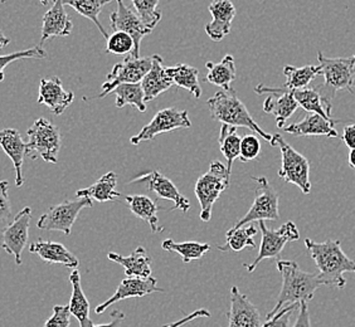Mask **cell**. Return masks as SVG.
Here are the masks:
<instances>
[{
	"instance_id": "7dc6e473",
	"label": "cell",
	"mask_w": 355,
	"mask_h": 327,
	"mask_svg": "<svg viewBox=\"0 0 355 327\" xmlns=\"http://www.w3.org/2000/svg\"><path fill=\"white\" fill-rule=\"evenodd\" d=\"M293 327H311V320H310V312H309L308 302L302 301L300 302V312L297 319L295 321Z\"/></svg>"
},
{
	"instance_id": "3957f363",
	"label": "cell",
	"mask_w": 355,
	"mask_h": 327,
	"mask_svg": "<svg viewBox=\"0 0 355 327\" xmlns=\"http://www.w3.org/2000/svg\"><path fill=\"white\" fill-rule=\"evenodd\" d=\"M207 105L213 120L222 123V125L250 129L266 140L267 143H271L272 141L273 135L261 129L259 123L250 115L246 105L239 100L237 92L232 87L227 91L217 92L207 101Z\"/></svg>"
},
{
	"instance_id": "ffe728a7",
	"label": "cell",
	"mask_w": 355,
	"mask_h": 327,
	"mask_svg": "<svg viewBox=\"0 0 355 327\" xmlns=\"http://www.w3.org/2000/svg\"><path fill=\"white\" fill-rule=\"evenodd\" d=\"M212 21L205 26V33L214 42H220L231 33L236 8L231 0H213L209 6Z\"/></svg>"
},
{
	"instance_id": "ab89813d",
	"label": "cell",
	"mask_w": 355,
	"mask_h": 327,
	"mask_svg": "<svg viewBox=\"0 0 355 327\" xmlns=\"http://www.w3.org/2000/svg\"><path fill=\"white\" fill-rule=\"evenodd\" d=\"M106 43V52L111 55H130L134 52V39L130 35L123 32H114L109 35Z\"/></svg>"
},
{
	"instance_id": "ba28073f",
	"label": "cell",
	"mask_w": 355,
	"mask_h": 327,
	"mask_svg": "<svg viewBox=\"0 0 355 327\" xmlns=\"http://www.w3.org/2000/svg\"><path fill=\"white\" fill-rule=\"evenodd\" d=\"M252 180L256 183L252 206L245 217L233 225L232 229H239L253 222L277 220L280 218L277 191L273 189L265 177H252Z\"/></svg>"
},
{
	"instance_id": "7c38bea8",
	"label": "cell",
	"mask_w": 355,
	"mask_h": 327,
	"mask_svg": "<svg viewBox=\"0 0 355 327\" xmlns=\"http://www.w3.org/2000/svg\"><path fill=\"white\" fill-rule=\"evenodd\" d=\"M191 126V120L188 116V111L169 107L159 111L150 123L145 125L141 131L130 139V143L137 146L143 141L154 140L157 135L171 132L173 130L189 129Z\"/></svg>"
},
{
	"instance_id": "d4e9b609",
	"label": "cell",
	"mask_w": 355,
	"mask_h": 327,
	"mask_svg": "<svg viewBox=\"0 0 355 327\" xmlns=\"http://www.w3.org/2000/svg\"><path fill=\"white\" fill-rule=\"evenodd\" d=\"M174 85L173 81L166 75L164 62L160 55H153V64L151 69L141 81L144 95H145V103H150L155 100L157 96L162 95L171 89Z\"/></svg>"
},
{
	"instance_id": "f907efd6",
	"label": "cell",
	"mask_w": 355,
	"mask_h": 327,
	"mask_svg": "<svg viewBox=\"0 0 355 327\" xmlns=\"http://www.w3.org/2000/svg\"><path fill=\"white\" fill-rule=\"evenodd\" d=\"M9 43H10V39H9L7 35H4V33L0 30V49H1V48L7 47Z\"/></svg>"
},
{
	"instance_id": "f1b7e54d",
	"label": "cell",
	"mask_w": 355,
	"mask_h": 327,
	"mask_svg": "<svg viewBox=\"0 0 355 327\" xmlns=\"http://www.w3.org/2000/svg\"><path fill=\"white\" fill-rule=\"evenodd\" d=\"M205 67L208 69V73L205 77V82L218 86L220 89H223V91L231 89V83L237 77L236 62L233 55H225L219 63L207 62Z\"/></svg>"
},
{
	"instance_id": "d6a6232c",
	"label": "cell",
	"mask_w": 355,
	"mask_h": 327,
	"mask_svg": "<svg viewBox=\"0 0 355 327\" xmlns=\"http://www.w3.org/2000/svg\"><path fill=\"white\" fill-rule=\"evenodd\" d=\"M111 1L112 0H62L63 6L73 8L77 13L81 14L83 17L87 18L89 21H94V24L101 32V35L105 37L106 41L109 38V35L103 27L98 17H100L103 8L110 4Z\"/></svg>"
},
{
	"instance_id": "b9f144b4",
	"label": "cell",
	"mask_w": 355,
	"mask_h": 327,
	"mask_svg": "<svg viewBox=\"0 0 355 327\" xmlns=\"http://www.w3.org/2000/svg\"><path fill=\"white\" fill-rule=\"evenodd\" d=\"M261 152V143L259 137L253 134L245 135L241 139V148H239V160L242 163H248L251 160L257 159Z\"/></svg>"
},
{
	"instance_id": "836d02e7",
	"label": "cell",
	"mask_w": 355,
	"mask_h": 327,
	"mask_svg": "<svg viewBox=\"0 0 355 327\" xmlns=\"http://www.w3.org/2000/svg\"><path fill=\"white\" fill-rule=\"evenodd\" d=\"M111 94H114L116 97L117 109H123L129 105L140 112L146 111V103L141 83H123L114 89Z\"/></svg>"
},
{
	"instance_id": "603a6c76",
	"label": "cell",
	"mask_w": 355,
	"mask_h": 327,
	"mask_svg": "<svg viewBox=\"0 0 355 327\" xmlns=\"http://www.w3.org/2000/svg\"><path fill=\"white\" fill-rule=\"evenodd\" d=\"M29 252L38 254L42 260L49 265H62L73 269H77L80 266L78 258L61 243L38 239L37 242L29 245Z\"/></svg>"
},
{
	"instance_id": "4316f807",
	"label": "cell",
	"mask_w": 355,
	"mask_h": 327,
	"mask_svg": "<svg viewBox=\"0 0 355 327\" xmlns=\"http://www.w3.org/2000/svg\"><path fill=\"white\" fill-rule=\"evenodd\" d=\"M117 177L114 171H110L100 177L95 184L89 185L86 189L77 191V198H89L98 203L112 202L121 198V194L116 191Z\"/></svg>"
},
{
	"instance_id": "c3c4849f",
	"label": "cell",
	"mask_w": 355,
	"mask_h": 327,
	"mask_svg": "<svg viewBox=\"0 0 355 327\" xmlns=\"http://www.w3.org/2000/svg\"><path fill=\"white\" fill-rule=\"evenodd\" d=\"M343 141L349 148V150L355 149V125H347L343 131Z\"/></svg>"
},
{
	"instance_id": "6da1fadb",
	"label": "cell",
	"mask_w": 355,
	"mask_h": 327,
	"mask_svg": "<svg viewBox=\"0 0 355 327\" xmlns=\"http://www.w3.org/2000/svg\"><path fill=\"white\" fill-rule=\"evenodd\" d=\"M305 247L319 269L321 285L343 290L347 285L344 273H355V262L344 253L340 240L329 239L324 243H318L306 238Z\"/></svg>"
},
{
	"instance_id": "d6986e66",
	"label": "cell",
	"mask_w": 355,
	"mask_h": 327,
	"mask_svg": "<svg viewBox=\"0 0 355 327\" xmlns=\"http://www.w3.org/2000/svg\"><path fill=\"white\" fill-rule=\"evenodd\" d=\"M75 94L72 91H67L63 87V83L58 77L53 78H42L40 83V97L38 103L46 105L51 112L60 116L69 105L73 103Z\"/></svg>"
},
{
	"instance_id": "f546056e",
	"label": "cell",
	"mask_w": 355,
	"mask_h": 327,
	"mask_svg": "<svg viewBox=\"0 0 355 327\" xmlns=\"http://www.w3.org/2000/svg\"><path fill=\"white\" fill-rule=\"evenodd\" d=\"M165 71H166V75L169 76V78L173 81V85H175L180 89H187L196 98H200L202 89L198 81V69L188 64L178 63L175 66L165 67Z\"/></svg>"
},
{
	"instance_id": "8d00e7d4",
	"label": "cell",
	"mask_w": 355,
	"mask_h": 327,
	"mask_svg": "<svg viewBox=\"0 0 355 327\" xmlns=\"http://www.w3.org/2000/svg\"><path fill=\"white\" fill-rule=\"evenodd\" d=\"M162 248L168 252H177L184 263H189L193 259H200L205 253L211 251V245L199 242H183L177 243L173 239H165Z\"/></svg>"
},
{
	"instance_id": "ee69618b",
	"label": "cell",
	"mask_w": 355,
	"mask_h": 327,
	"mask_svg": "<svg viewBox=\"0 0 355 327\" xmlns=\"http://www.w3.org/2000/svg\"><path fill=\"white\" fill-rule=\"evenodd\" d=\"M71 324V311L69 306L53 307V315L46 321L44 327H69Z\"/></svg>"
},
{
	"instance_id": "30bf717a",
	"label": "cell",
	"mask_w": 355,
	"mask_h": 327,
	"mask_svg": "<svg viewBox=\"0 0 355 327\" xmlns=\"http://www.w3.org/2000/svg\"><path fill=\"white\" fill-rule=\"evenodd\" d=\"M262 240H261L260 252L251 265H245L248 272H253L263 259L276 258L280 256L284 247L288 242H294L300 238V233L294 222H287L280 227V229L273 231L268 229L265 222H259Z\"/></svg>"
},
{
	"instance_id": "4fadbf2b",
	"label": "cell",
	"mask_w": 355,
	"mask_h": 327,
	"mask_svg": "<svg viewBox=\"0 0 355 327\" xmlns=\"http://www.w3.org/2000/svg\"><path fill=\"white\" fill-rule=\"evenodd\" d=\"M32 219V209L29 206L23 208L10 224H8L1 232V248L15 259V265L21 266L23 259L21 253L27 247L29 238V224Z\"/></svg>"
},
{
	"instance_id": "f5cc1de1",
	"label": "cell",
	"mask_w": 355,
	"mask_h": 327,
	"mask_svg": "<svg viewBox=\"0 0 355 327\" xmlns=\"http://www.w3.org/2000/svg\"><path fill=\"white\" fill-rule=\"evenodd\" d=\"M41 1L42 6H48V3H49V0H40Z\"/></svg>"
},
{
	"instance_id": "4dcf8cb0",
	"label": "cell",
	"mask_w": 355,
	"mask_h": 327,
	"mask_svg": "<svg viewBox=\"0 0 355 327\" xmlns=\"http://www.w3.org/2000/svg\"><path fill=\"white\" fill-rule=\"evenodd\" d=\"M125 202L137 218L143 219L144 222L149 224L151 232H163V228L159 227V218H157L159 206L153 199L146 195H128L125 198Z\"/></svg>"
},
{
	"instance_id": "5b68a950",
	"label": "cell",
	"mask_w": 355,
	"mask_h": 327,
	"mask_svg": "<svg viewBox=\"0 0 355 327\" xmlns=\"http://www.w3.org/2000/svg\"><path fill=\"white\" fill-rule=\"evenodd\" d=\"M29 141L26 143V157L32 160L38 157L46 163L55 164L61 150L62 137L60 129L47 118H38L27 131Z\"/></svg>"
},
{
	"instance_id": "cb8c5ba5",
	"label": "cell",
	"mask_w": 355,
	"mask_h": 327,
	"mask_svg": "<svg viewBox=\"0 0 355 327\" xmlns=\"http://www.w3.org/2000/svg\"><path fill=\"white\" fill-rule=\"evenodd\" d=\"M336 123L338 121L327 120L318 114H308L300 123L287 125L282 130L294 136L338 137V131L334 129Z\"/></svg>"
},
{
	"instance_id": "277c9868",
	"label": "cell",
	"mask_w": 355,
	"mask_h": 327,
	"mask_svg": "<svg viewBox=\"0 0 355 327\" xmlns=\"http://www.w3.org/2000/svg\"><path fill=\"white\" fill-rule=\"evenodd\" d=\"M318 61L320 63L321 75L324 76L325 80L322 87H318V89L327 114L331 117L333 100L336 92H354L355 53L347 58H328L319 51Z\"/></svg>"
},
{
	"instance_id": "5bb4252c",
	"label": "cell",
	"mask_w": 355,
	"mask_h": 327,
	"mask_svg": "<svg viewBox=\"0 0 355 327\" xmlns=\"http://www.w3.org/2000/svg\"><path fill=\"white\" fill-rule=\"evenodd\" d=\"M254 92L259 95H268L263 103V111L275 116L276 123L280 129H284L286 126L285 123L287 120L300 107L295 100L293 91L282 87H268L263 83H260L254 89Z\"/></svg>"
},
{
	"instance_id": "1f68e13d",
	"label": "cell",
	"mask_w": 355,
	"mask_h": 327,
	"mask_svg": "<svg viewBox=\"0 0 355 327\" xmlns=\"http://www.w3.org/2000/svg\"><path fill=\"white\" fill-rule=\"evenodd\" d=\"M284 75L286 76V82L284 86H281L282 89L288 91L306 89L318 76L321 75V67L313 64H306L304 67H294L288 64L284 69Z\"/></svg>"
},
{
	"instance_id": "74e56055",
	"label": "cell",
	"mask_w": 355,
	"mask_h": 327,
	"mask_svg": "<svg viewBox=\"0 0 355 327\" xmlns=\"http://www.w3.org/2000/svg\"><path fill=\"white\" fill-rule=\"evenodd\" d=\"M296 103H299V106L305 109L308 114H318L320 116L331 120V117L327 114L325 106L321 100L320 92L318 89H295L293 91Z\"/></svg>"
},
{
	"instance_id": "7402d4cb",
	"label": "cell",
	"mask_w": 355,
	"mask_h": 327,
	"mask_svg": "<svg viewBox=\"0 0 355 327\" xmlns=\"http://www.w3.org/2000/svg\"><path fill=\"white\" fill-rule=\"evenodd\" d=\"M73 29V23L64 10L62 0H53V6L43 17L41 44L55 37H67ZM40 44V46H41Z\"/></svg>"
},
{
	"instance_id": "f35d334b",
	"label": "cell",
	"mask_w": 355,
	"mask_h": 327,
	"mask_svg": "<svg viewBox=\"0 0 355 327\" xmlns=\"http://www.w3.org/2000/svg\"><path fill=\"white\" fill-rule=\"evenodd\" d=\"M131 1L144 24L150 29L157 27L159 21H162V12L157 10V4L160 0H131Z\"/></svg>"
},
{
	"instance_id": "816d5d0a",
	"label": "cell",
	"mask_w": 355,
	"mask_h": 327,
	"mask_svg": "<svg viewBox=\"0 0 355 327\" xmlns=\"http://www.w3.org/2000/svg\"><path fill=\"white\" fill-rule=\"evenodd\" d=\"M349 166L355 169V149L349 151Z\"/></svg>"
},
{
	"instance_id": "bcb514c9",
	"label": "cell",
	"mask_w": 355,
	"mask_h": 327,
	"mask_svg": "<svg viewBox=\"0 0 355 327\" xmlns=\"http://www.w3.org/2000/svg\"><path fill=\"white\" fill-rule=\"evenodd\" d=\"M199 317H211V312H209V311H207V310H205V308H200V310H197V311L191 312V315L185 316V317H183V319L175 321V322H171V324H169V325H165V326L163 327L184 326L185 324H188V322H191V321L196 320V319H199Z\"/></svg>"
},
{
	"instance_id": "9a60e30c",
	"label": "cell",
	"mask_w": 355,
	"mask_h": 327,
	"mask_svg": "<svg viewBox=\"0 0 355 327\" xmlns=\"http://www.w3.org/2000/svg\"><path fill=\"white\" fill-rule=\"evenodd\" d=\"M117 9L110 15L111 28L114 32H123L130 35L134 39V52L131 57H140L141 41L146 35H150L153 29L146 27L137 13L132 12L130 8L123 4V0H116Z\"/></svg>"
},
{
	"instance_id": "484cf974",
	"label": "cell",
	"mask_w": 355,
	"mask_h": 327,
	"mask_svg": "<svg viewBox=\"0 0 355 327\" xmlns=\"http://www.w3.org/2000/svg\"><path fill=\"white\" fill-rule=\"evenodd\" d=\"M107 258L123 267L126 277L148 279L151 277L153 259L143 247H137L129 257H123L117 253H109Z\"/></svg>"
},
{
	"instance_id": "7a4b0ae2",
	"label": "cell",
	"mask_w": 355,
	"mask_h": 327,
	"mask_svg": "<svg viewBox=\"0 0 355 327\" xmlns=\"http://www.w3.org/2000/svg\"><path fill=\"white\" fill-rule=\"evenodd\" d=\"M277 271L282 277V287L277 302L271 312L267 314V319H271L280 311L281 308L300 303L302 301L313 300L315 292L321 285L318 273H309L302 271L294 260H277Z\"/></svg>"
},
{
	"instance_id": "2e32d148",
	"label": "cell",
	"mask_w": 355,
	"mask_h": 327,
	"mask_svg": "<svg viewBox=\"0 0 355 327\" xmlns=\"http://www.w3.org/2000/svg\"><path fill=\"white\" fill-rule=\"evenodd\" d=\"M164 292V290L157 287V282L154 277L148 279H139V277H126L121 281L117 286L116 292L114 293L109 300L105 301L100 306L95 308L97 315L103 314L107 307L116 303L119 301L128 300V299H137L144 297L151 293Z\"/></svg>"
},
{
	"instance_id": "44dd1931",
	"label": "cell",
	"mask_w": 355,
	"mask_h": 327,
	"mask_svg": "<svg viewBox=\"0 0 355 327\" xmlns=\"http://www.w3.org/2000/svg\"><path fill=\"white\" fill-rule=\"evenodd\" d=\"M0 149L12 160L15 170V185L21 188L26 183L23 177L26 143L23 141L19 131L15 129L0 130Z\"/></svg>"
},
{
	"instance_id": "8992f818",
	"label": "cell",
	"mask_w": 355,
	"mask_h": 327,
	"mask_svg": "<svg viewBox=\"0 0 355 327\" xmlns=\"http://www.w3.org/2000/svg\"><path fill=\"white\" fill-rule=\"evenodd\" d=\"M230 177L231 173L227 170L225 164L214 160L209 165V170L199 177L194 191L200 204V219L203 222L211 220L213 205L220 194L230 188Z\"/></svg>"
},
{
	"instance_id": "8fae6325",
	"label": "cell",
	"mask_w": 355,
	"mask_h": 327,
	"mask_svg": "<svg viewBox=\"0 0 355 327\" xmlns=\"http://www.w3.org/2000/svg\"><path fill=\"white\" fill-rule=\"evenodd\" d=\"M151 64L153 55L139 58L128 55L123 62L116 63L112 71L106 76V82L103 83V92L96 96L95 98L106 97L123 83H141L144 77L150 71Z\"/></svg>"
},
{
	"instance_id": "83f0119b",
	"label": "cell",
	"mask_w": 355,
	"mask_h": 327,
	"mask_svg": "<svg viewBox=\"0 0 355 327\" xmlns=\"http://www.w3.org/2000/svg\"><path fill=\"white\" fill-rule=\"evenodd\" d=\"M69 281L72 285V294L69 300V308L71 315H73L80 322V327H94V322L89 319V302L83 293L81 286V274L78 269H73L69 274Z\"/></svg>"
},
{
	"instance_id": "ac0fdd59",
	"label": "cell",
	"mask_w": 355,
	"mask_h": 327,
	"mask_svg": "<svg viewBox=\"0 0 355 327\" xmlns=\"http://www.w3.org/2000/svg\"><path fill=\"white\" fill-rule=\"evenodd\" d=\"M131 183H143L149 191H154L159 198L174 202V209L188 211L191 209V202L178 191L171 179L164 177L159 171L153 170L145 175L134 179Z\"/></svg>"
},
{
	"instance_id": "f6af8a7d",
	"label": "cell",
	"mask_w": 355,
	"mask_h": 327,
	"mask_svg": "<svg viewBox=\"0 0 355 327\" xmlns=\"http://www.w3.org/2000/svg\"><path fill=\"white\" fill-rule=\"evenodd\" d=\"M9 183L7 180L0 182V220H8L12 217V204L8 195Z\"/></svg>"
},
{
	"instance_id": "d590c367",
	"label": "cell",
	"mask_w": 355,
	"mask_h": 327,
	"mask_svg": "<svg viewBox=\"0 0 355 327\" xmlns=\"http://www.w3.org/2000/svg\"><path fill=\"white\" fill-rule=\"evenodd\" d=\"M219 149L227 160V170L232 171L233 161L239 157L241 137L237 134V127L230 125H222L218 136Z\"/></svg>"
},
{
	"instance_id": "e0dca14e",
	"label": "cell",
	"mask_w": 355,
	"mask_h": 327,
	"mask_svg": "<svg viewBox=\"0 0 355 327\" xmlns=\"http://www.w3.org/2000/svg\"><path fill=\"white\" fill-rule=\"evenodd\" d=\"M228 327H262L259 308L241 293L237 287L231 288V307L227 312Z\"/></svg>"
},
{
	"instance_id": "60d3db41",
	"label": "cell",
	"mask_w": 355,
	"mask_h": 327,
	"mask_svg": "<svg viewBox=\"0 0 355 327\" xmlns=\"http://www.w3.org/2000/svg\"><path fill=\"white\" fill-rule=\"evenodd\" d=\"M46 57H47V52L41 46H37V47L31 48V49H26V51L14 52V53H10V55H0V82L4 81V78H6L4 71H6V69H7L10 63L18 61V60H24V58L43 60Z\"/></svg>"
},
{
	"instance_id": "9c48e42d",
	"label": "cell",
	"mask_w": 355,
	"mask_h": 327,
	"mask_svg": "<svg viewBox=\"0 0 355 327\" xmlns=\"http://www.w3.org/2000/svg\"><path fill=\"white\" fill-rule=\"evenodd\" d=\"M92 205L94 202L89 198L66 200L61 204L51 206L40 218L37 227L43 231H58L69 236L80 211Z\"/></svg>"
},
{
	"instance_id": "52a82bcc",
	"label": "cell",
	"mask_w": 355,
	"mask_h": 327,
	"mask_svg": "<svg viewBox=\"0 0 355 327\" xmlns=\"http://www.w3.org/2000/svg\"><path fill=\"white\" fill-rule=\"evenodd\" d=\"M271 146L279 148L281 151V169L279 177L286 183L299 186L304 194H310V163L308 159L295 150L294 148L285 141V139L275 134Z\"/></svg>"
},
{
	"instance_id": "681fc988",
	"label": "cell",
	"mask_w": 355,
	"mask_h": 327,
	"mask_svg": "<svg viewBox=\"0 0 355 327\" xmlns=\"http://www.w3.org/2000/svg\"><path fill=\"white\" fill-rule=\"evenodd\" d=\"M123 319H125V314L121 312V311H114L112 314H111V321H110L109 324H103V325H96L94 327H119L121 325V322H123Z\"/></svg>"
},
{
	"instance_id": "e575fe53",
	"label": "cell",
	"mask_w": 355,
	"mask_h": 327,
	"mask_svg": "<svg viewBox=\"0 0 355 327\" xmlns=\"http://www.w3.org/2000/svg\"><path fill=\"white\" fill-rule=\"evenodd\" d=\"M257 233V228L256 225L250 224L248 227H242L239 229H230L227 232V243L225 245H219L217 247L219 251L222 252H228V251H233V252H241L246 248H251L254 249L256 248V242L253 240V237Z\"/></svg>"
},
{
	"instance_id": "7bdbcfd3",
	"label": "cell",
	"mask_w": 355,
	"mask_h": 327,
	"mask_svg": "<svg viewBox=\"0 0 355 327\" xmlns=\"http://www.w3.org/2000/svg\"><path fill=\"white\" fill-rule=\"evenodd\" d=\"M300 307V303H293L281 308L277 314L275 315L271 319H267L266 322H263L262 327H288L290 325V317L294 314L295 310Z\"/></svg>"
}]
</instances>
